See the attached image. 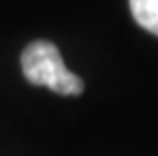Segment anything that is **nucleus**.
Masks as SVG:
<instances>
[{"label":"nucleus","instance_id":"nucleus-1","mask_svg":"<svg viewBox=\"0 0 158 156\" xmlns=\"http://www.w3.org/2000/svg\"><path fill=\"white\" fill-rule=\"evenodd\" d=\"M21 68L28 83L36 87H47L62 96H77L85 88L81 77L72 73L58 47L47 40H36L21 55Z\"/></svg>","mask_w":158,"mask_h":156},{"label":"nucleus","instance_id":"nucleus-2","mask_svg":"<svg viewBox=\"0 0 158 156\" xmlns=\"http://www.w3.org/2000/svg\"><path fill=\"white\" fill-rule=\"evenodd\" d=\"M130 10L137 25L158 36V0H130Z\"/></svg>","mask_w":158,"mask_h":156}]
</instances>
